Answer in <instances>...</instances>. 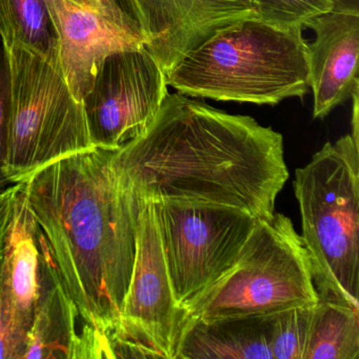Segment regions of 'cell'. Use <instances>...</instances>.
<instances>
[{"label": "cell", "mask_w": 359, "mask_h": 359, "mask_svg": "<svg viewBox=\"0 0 359 359\" xmlns=\"http://www.w3.org/2000/svg\"><path fill=\"white\" fill-rule=\"evenodd\" d=\"M346 0H253L254 16L281 28L304 27Z\"/></svg>", "instance_id": "obj_19"}, {"label": "cell", "mask_w": 359, "mask_h": 359, "mask_svg": "<svg viewBox=\"0 0 359 359\" xmlns=\"http://www.w3.org/2000/svg\"><path fill=\"white\" fill-rule=\"evenodd\" d=\"M154 203L174 298L180 309L233 268L260 218L212 203Z\"/></svg>", "instance_id": "obj_7"}, {"label": "cell", "mask_w": 359, "mask_h": 359, "mask_svg": "<svg viewBox=\"0 0 359 359\" xmlns=\"http://www.w3.org/2000/svg\"><path fill=\"white\" fill-rule=\"evenodd\" d=\"M10 72L3 39L0 36V167H5L9 127Z\"/></svg>", "instance_id": "obj_21"}, {"label": "cell", "mask_w": 359, "mask_h": 359, "mask_svg": "<svg viewBox=\"0 0 359 359\" xmlns=\"http://www.w3.org/2000/svg\"><path fill=\"white\" fill-rule=\"evenodd\" d=\"M318 300L302 235L289 217L274 212L258 220L233 268L180 309L177 338L195 321L272 314Z\"/></svg>", "instance_id": "obj_5"}, {"label": "cell", "mask_w": 359, "mask_h": 359, "mask_svg": "<svg viewBox=\"0 0 359 359\" xmlns=\"http://www.w3.org/2000/svg\"><path fill=\"white\" fill-rule=\"evenodd\" d=\"M316 304L268 314L269 341L273 358L304 359Z\"/></svg>", "instance_id": "obj_18"}, {"label": "cell", "mask_w": 359, "mask_h": 359, "mask_svg": "<svg viewBox=\"0 0 359 359\" xmlns=\"http://www.w3.org/2000/svg\"><path fill=\"white\" fill-rule=\"evenodd\" d=\"M167 75L146 47L107 57L83 97L94 146L118 150L142 135L169 94Z\"/></svg>", "instance_id": "obj_9"}, {"label": "cell", "mask_w": 359, "mask_h": 359, "mask_svg": "<svg viewBox=\"0 0 359 359\" xmlns=\"http://www.w3.org/2000/svg\"><path fill=\"white\" fill-rule=\"evenodd\" d=\"M0 36L58 62L57 41L43 0H0Z\"/></svg>", "instance_id": "obj_17"}, {"label": "cell", "mask_w": 359, "mask_h": 359, "mask_svg": "<svg viewBox=\"0 0 359 359\" xmlns=\"http://www.w3.org/2000/svg\"><path fill=\"white\" fill-rule=\"evenodd\" d=\"M304 29L241 18L187 53L167 75L168 86L189 97L259 106L302 98L310 89Z\"/></svg>", "instance_id": "obj_3"}, {"label": "cell", "mask_w": 359, "mask_h": 359, "mask_svg": "<svg viewBox=\"0 0 359 359\" xmlns=\"http://www.w3.org/2000/svg\"><path fill=\"white\" fill-rule=\"evenodd\" d=\"M43 241L41 289L25 359L108 358L106 337L81 316L58 276L43 237Z\"/></svg>", "instance_id": "obj_13"}, {"label": "cell", "mask_w": 359, "mask_h": 359, "mask_svg": "<svg viewBox=\"0 0 359 359\" xmlns=\"http://www.w3.org/2000/svg\"><path fill=\"white\" fill-rule=\"evenodd\" d=\"M113 154L92 147L22 182L67 293L106 338L121 329L136 251V197L115 169Z\"/></svg>", "instance_id": "obj_2"}, {"label": "cell", "mask_w": 359, "mask_h": 359, "mask_svg": "<svg viewBox=\"0 0 359 359\" xmlns=\"http://www.w3.org/2000/svg\"><path fill=\"white\" fill-rule=\"evenodd\" d=\"M165 75L214 32L254 15L253 0H118Z\"/></svg>", "instance_id": "obj_11"}, {"label": "cell", "mask_w": 359, "mask_h": 359, "mask_svg": "<svg viewBox=\"0 0 359 359\" xmlns=\"http://www.w3.org/2000/svg\"><path fill=\"white\" fill-rule=\"evenodd\" d=\"M113 163L136 197L212 203L256 218L272 217L289 180L280 133L180 93L168 94Z\"/></svg>", "instance_id": "obj_1"}, {"label": "cell", "mask_w": 359, "mask_h": 359, "mask_svg": "<svg viewBox=\"0 0 359 359\" xmlns=\"http://www.w3.org/2000/svg\"><path fill=\"white\" fill-rule=\"evenodd\" d=\"M57 41L58 66L83 102L109 56L146 47L135 20L118 0H43Z\"/></svg>", "instance_id": "obj_10"}, {"label": "cell", "mask_w": 359, "mask_h": 359, "mask_svg": "<svg viewBox=\"0 0 359 359\" xmlns=\"http://www.w3.org/2000/svg\"><path fill=\"white\" fill-rule=\"evenodd\" d=\"M293 186L319 297L359 310V136L323 144Z\"/></svg>", "instance_id": "obj_4"}, {"label": "cell", "mask_w": 359, "mask_h": 359, "mask_svg": "<svg viewBox=\"0 0 359 359\" xmlns=\"http://www.w3.org/2000/svg\"><path fill=\"white\" fill-rule=\"evenodd\" d=\"M14 184L5 167H0V192Z\"/></svg>", "instance_id": "obj_23"}, {"label": "cell", "mask_w": 359, "mask_h": 359, "mask_svg": "<svg viewBox=\"0 0 359 359\" xmlns=\"http://www.w3.org/2000/svg\"><path fill=\"white\" fill-rule=\"evenodd\" d=\"M358 357V309L319 297L304 359Z\"/></svg>", "instance_id": "obj_16"}, {"label": "cell", "mask_w": 359, "mask_h": 359, "mask_svg": "<svg viewBox=\"0 0 359 359\" xmlns=\"http://www.w3.org/2000/svg\"><path fill=\"white\" fill-rule=\"evenodd\" d=\"M304 28L314 32L308 43L313 118L323 119L359 90V10L346 0Z\"/></svg>", "instance_id": "obj_12"}, {"label": "cell", "mask_w": 359, "mask_h": 359, "mask_svg": "<svg viewBox=\"0 0 359 359\" xmlns=\"http://www.w3.org/2000/svg\"><path fill=\"white\" fill-rule=\"evenodd\" d=\"M4 46L10 72L5 168L18 184L48 163L95 146L83 102L73 96L58 62Z\"/></svg>", "instance_id": "obj_6"}, {"label": "cell", "mask_w": 359, "mask_h": 359, "mask_svg": "<svg viewBox=\"0 0 359 359\" xmlns=\"http://www.w3.org/2000/svg\"><path fill=\"white\" fill-rule=\"evenodd\" d=\"M22 188V182H18L0 192V258L5 250L6 241L13 220L16 201Z\"/></svg>", "instance_id": "obj_22"}, {"label": "cell", "mask_w": 359, "mask_h": 359, "mask_svg": "<svg viewBox=\"0 0 359 359\" xmlns=\"http://www.w3.org/2000/svg\"><path fill=\"white\" fill-rule=\"evenodd\" d=\"M29 327L12 308L0 287V359H25Z\"/></svg>", "instance_id": "obj_20"}, {"label": "cell", "mask_w": 359, "mask_h": 359, "mask_svg": "<svg viewBox=\"0 0 359 359\" xmlns=\"http://www.w3.org/2000/svg\"><path fill=\"white\" fill-rule=\"evenodd\" d=\"M43 260V236L29 211L22 188L0 258V287L29 329L41 289Z\"/></svg>", "instance_id": "obj_14"}, {"label": "cell", "mask_w": 359, "mask_h": 359, "mask_svg": "<svg viewBox=\"0 0 359 359\" xmlns=\"http://www.w3.org/2000/svg\"><path fill=\"white\" fill-rule=\"evenodd\" d=\"M135 238V262L121 329L108 338L111 358L175 359L180 308L168 272L155 203L140 197H136Z\"/></svg>", "instance_id": "obj_8"}, {"label": "cell", "mask_w": 359, "mask_h": 359, "mask_svg": "<svg viewBox=\"0 0 359 359\" xmlns=\"http://www.w3.org/2000/svg\"><path fill=\"white\" fill-rule=\"evenodd\" d=\"M175 359H274L268 315L195 321L178 334Z\"/></svg>", "instance_id": "obj_15"}]
</instances>
